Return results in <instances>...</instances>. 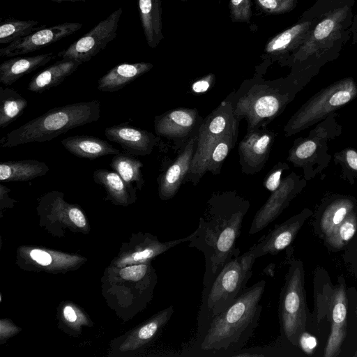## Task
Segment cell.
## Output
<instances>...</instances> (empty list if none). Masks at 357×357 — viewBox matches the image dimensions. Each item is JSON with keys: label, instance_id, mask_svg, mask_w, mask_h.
I'll list each match as a JSON object with an SVG mask.
<instances>
[{"label": "cell", "instance_id": "5", "mask_svg": "<svg viewBox=\"0 0 357 357\" xmlns=\"http://www.w3.org/2000/svg\"><path fill=\"white\" fill-rule=\"evenodd\" d=\"M100 117V103L98 100L54 107L8 132L1 146L48 142L73 128L97 121Z\"/></svg>", "mask_w": 357, "mask_h": 357}, {"label": "cell", "instance_id": "36", "mask_svg": "<svg viewBox=\"0 0 357 357\" xmlns=\"http://www.w3.org/2000/svg\"><path fill=\"white\" fill-rule=\"evenodd\" d=\"M229 8L233 22L250 23L252 17L251 0H229Z\"/></svg>", "mask_w": 357, "mask_h": 357}, {"label": "cell", "instance_id": "34", "mask_svg": "<svg viewBox=\"0 0 357 357\" xmlns=\"http://www.w3.org/2000/svg\"><path fill=\"white\" fill-rule=\"evenodd\" d=\"M335 163L340 167L341 176L354 184L357 178V150L345 148L333 155Z\"/></svg>", "mask_w": 357, "mask_h": 357}, {"label": "cell", "instance_id": "25", "mask_svg": "<svg viewBox=\"0 0 357 357\" xmlns=\"http://www.w3.org/2000/svg\"><path fill=\"white\" fill-rule=\"evenodd\" d=\"M141 24L148 45L158 46L164 38L162 22V0H138Z\"/></svg>", "mask_w": 357, "mask_h": 357}, {"label": "cell", "instance_id": "21", "mask_svg": "<svg viewBox=\"0 0 357 357\" xmlns=\"http://www.w3.org/2000/svg\"><path fill=\"white\" fill-rule=\"evenodd\" d=\"M149 62L123 63L116 65L98 79V89L115 92L152 69Z\"/></svg>", "mask_w": 357, "mask_h": 357}, {"label": "cell", "instance_id": "46", "mask_svg": "<svg viewBox=\"0 0 357 357\" xmlns=\"http://www.w3.org/2000/svg\"><path fill=\"white\" fill-rule=\"evenodd\" d=\"M51 1H54V2H56V3H61V2H66V1H69V2H78V1L85 2V1H87L89 0H51Z\"/></svg>", "mask_w": 357, "mask_h": 357}, {"label": "cell", "instance_id": "28", "mask_svg": "<svg viewBox=\"0 0 357 357\" xmlns=\"http://www.w3.org/2000/svg\"><path fill=\"white\" fill-rule=\"evenodd\" d=\"M353 198L339 196L333 199L325 208L321 218V228L326 235L340 225L354 210Z\"/></svg>", "mask_w": 357, "mask_h": 357}, {"label": "cell", "instance_id": "3", "mask_svg": "<svg viewBox=\"0 0 357 357\" xmlns=\"http://www.w3.org/2000/svg\"><path fill=\"white\" fill-rule=\"evenodd\" d=\"M354 6L346 4L322 14L284 66L302 90L326 63L336 60L351 39Z\"/></svg>", "mask_w": 357, "mask_h": 357}, {"label": "cell", "instance_id": "43", "mask_svg": "<svg viewBox=\"0 0 357 357\" xmlns=\"http://www.w3.org/2000/svg\"><path fill=\"white\" fill-rule=\"evenodd\" d=\"M30 257L42 266H48L52 261V257L48 252L38 249L32 250Z\"/></svg>", "mask_w": 357, "mask_h": 357}, {"label": "cell", "instance_id": "7", "mask_svg": "<svg viewBox=\"0 0 357 357\" xmlns=\"http://www.w3.org/2000/svg\"><path fill=\"white\" fill-rule=\"evenodd\" d=\"M357 98V84L344 77L321 89L291 116L284 127L288 137L317 124Z\"/></svg>", "mask_w": 357, "mask_h": 357}, {"label": "cell", "instance_id": "14", "mask_svg": "<svg viewBox=\"0 0 357 357\" xmlns=\"http://www.w3.org/2000/svg\"><path fill=\"white\" fill-rule=\"evenodd\" d=\"M202 121L196 108H174L155 116L154 129L158 136L172 140L177 148H182L199 128Z\"/></svg>", "mask_w": 357, "mask_h": 357}, {"label": "cell", "instance_id": "35", "mask_svg": "<svg viewBox=\"0 0 357 357\" xmlns=\"http://www.w3.org/2000/svg\"><path fill=\"white\" fill-rule=\"evenodd\" d=\"M255 3L264 13L278 15L293 10L297 6L298 0H255Z\"/></svg>", "mask_w": 357, "mask_h": 357}, {"label": "cell", "instance_id": "18", "mask_svg": "<svg viewBox=\"0 0 357 357\" xmlns=\"http://www.w3.org/2000/svg\"><path fill=\"white\" fill-rule=\"evenodd\" d=\"M310 214L309 209H304L301 213L285 222L275 225L266 236H263L249 250L256 259L268 254L272 255L278 254L291 244Z\"/></svg>", "mask_w": 357, "mask_h": 357}, {"label": "cell", "instance_id": "4", "mask_svg": "<svg viewBox=\"0 0 357 357\" xmlns=\"http://www.w3.org/2000/svg\"><path fill=\"white\" fill-rule=\"evenodd\" d=\"M301 89L289 76L274 80L263 78L257 71L239 88L229 93L225 100L233 107L234 115L247 122V131L266 128L294 100Z\"/></svg>", "mask_w": 357, "mask_h": 357}, {"label": "cell", "instance_id": "30", "mask_svg": "<svg viewBox=\"0 0 357 357\" xmlns=\"http://www.w3.org/2000/svg\"><path fill=\"white\" fill-rule=\"evenodd\" d=\"M27 100L13 89L0 87V127L5 128L20 116Z\"/></svg>", "mask_w": 357, "mask_h": 357}, {"label": "cell", "instance_id": "12", "mask_svg": "<svg viewBox=\"0 0 357 357\" xmlns=\"http://www.w3.org/2000/svg\"><path fill=\"white\" fill-rule=\"evenodd\" d=\"M320 16L308 17L301 15L294 25L271 38L261 55L264 61L262 66L267 68L270 64L277 61L281 66H284L304 41Z\"/></svg>", "mask_w": 357, "mask_h": 357}, {"label": "cell", "instance_id": "41", "mask_svg": "<svg viewBox=\"0 0 357 357\" xmlns=\"http://www.w3.org/2000/svg\"><path fill=\"white\" fill-rule=\"evenodd\" d=\"M298 344L305 354H312L317 347V341L313 335L303 331L298 337Z\"/></svg>", "mask_w": 357, "mask_h": 357}, {"label": "cell", "instance_id": "27", "mask_svg": "<svg viewBox=\"0 0 357 357\" xmlns=\"http://www.w3.org/2000/svg\"><path fill=\"white\" fill-rule=\"evenodd\" d=\"M50 169L46 163L36 160H22L0 162V181H28L45 175Z\"/></svg>", "mask_w": 357, "mask_h": 357}, {"label": "cell", "instance_id": "40", "mask_svg": "<svg viewBox=\"0 0 357 357\" xmlns=\"http://www.w3.org/2000/svg\"><path fill=\"white\" fill-rule=\"evenodd\" d=\"M215 82V76L213 73H209L203 76L191 84L190 89L192 93L199 95L208 91Z\"/></svg>", "mask_w": 357, "mask_h": 357}, {"label": "cell", "instance_id": "20", "mask_svg": "<svg viewBox=\"0 0 357 357\" xmlns=\"http://www.w3.org/2000/svg\"><path fill=\"white\" fill-rule=\"evenodd\" d=\"M347 295L342 286L337 288L332 298L331 333L324 350L325 357L338 355L347 333Z\"/></svg>", "mask_w": 357, "mask_h": 357}, {"label": "cell", "instance_id": "39", "mask_svg": "<svg viewBox=\"0 0 357 357\" xmlns=\"http://www.w3.org/2000/svg\"><path fill=\"white\" fill-rule=\"evenodd\" d=\"M288 169H289V165L284 162H278L264 179V187L271 192L275 191L281 183L282 173Z\"/></svg>", "mask_w": 357, "mask_h": 357}, {"label": "cell", "instance_id": "10", "mask_svg": "<svg viewBox=\"0 0 357 357\" xmlns=\"http://www.w3.org/2000/svg\"><path fill=\"white\" fill-rule=\"evenodd\" d=\"M279 319L282 340L298 345L306 324L302 266L293 262L286 276L279 302Z\"/></svg>", "mask_w": 357, "mask_h": 357}, {"label": "cell", "instance_id": "23", "mask_svg": "<svg viewBox=\"0 0 357 357\" xmlns=\"http://www.w3.org/2000/svg\"><path fill=\"white\" fill-rule=\"evenodd\" d=\"M61 144L73 155L89 160L120 153L105 140L93 136H70L63 139Z\"/></svg>", "mask_w": 357, "mask_h": 357}, {"label": "cell", "instance_id": "26", "mask_svg": "<svg viewBox=\"0 0 357 357\" xmlns=\"http://www.w3.org/2000/svg\"><path fill=\"white\" fill-rule=\"evenodd\" d=\"M93 178L97 184L104 187L107 197L117 204L127 205L135 202V188L126 182L116 172L104 169L93 172Z\"/></svg>", "mask_w": 357, "mask_h": 357}, {"label": "cell", "instance_id": "11", "mask_svg": "<svg viewBox=\"0 0 357 357\" xmlns=\"http://www.w3.org/2000/svg\"><path fill=\"white\" fill-rule=\"evenodd\" d=\"M122 13L123 8L120 7L107 18L100 21L89 32L73 43L67 49L59 52L57 56L82 63L89 61L116 37Z\"/></svg>", "mask_w": 357, "mask_h": 357}, {"label": "cell", "instance_id": "15", "mask_svg": "<svg viewBox=\"0 0 357 357\" xmlns=\"http://www.w3.org/2000/svg\"><path fill=\"white\" fill-rule=\"evenodd\" d=\"M277 134L263 128L247 131L238 146L241 172L252 175L262 170L274 143Z\"/></svg>", "mask_w": 357, "mask_h": 357}, {"label": "cell", "instance_id": "42", "mask_svg": "<svg viewBox=\"0 0 357 357\" xmlns=\"http://www.w3.org/2000/svg\"><path fill=\"white\" fill-rule=\"evenodd\" d=\"M68 219L79 228H83L86 225V218L77 206H71L68 211Z\"/></svg>", "mask_w": 357, "mask_h": 357}, {"label": "cell", "instance_id": "19", "mask_svg": "<svg viewBox=\"0 0 357 357\" xmlns=\"http://www.w3.org/2000/svg\"><path fill=\"white\" fill-rule=\"evenodd\" d=\"M106 137L118 143L129 154L147 155L152 153L158 138L151 132L123 123L107 128Z\"/></svg>", "mask_w": 357, "mask_h": 357}, {"label": "cell", "instance_id": "17", "mask_svg": "<svg viewBox=\"0 0 357 357\" xmlns=\"http://www.w3.org/2000/svg\"><path fill=\"white\" fill-rule=\"evenodd\" d=\"M198 130L199 129L181 148L174 161L158 177L160 199L166 201L173 198L181 185L186 182L196 149Z\"/></svg>", "mask_w": 357, "mask_h": 357}, {"label": "cell", "instance_id": "16", "mask_svg": "<svg viewBox=\"0 0 357 357\" xmlns=\"http://www.w3.org/2000/svg\"><path fill=\"white\" fill-rule=\"evenodd\" d=\"M82 26L80 22H68L41 29L1 48L0 56L13 57L37 51L73 34Z\"/></svg>", "mask_w": 357, "mask_h": 357}, {"label": "cell", "instance_id": "31", "mask_svg": "<svg viewBox=\"0 0 357 357\" xmlns=\"http://www.w3.org/2000/svg\"><path fill=\"white\" fill-rule=\"evenodd\" d=\"M45 26V24L40 26L38 21L6 18L0 26V44L8 45Z\"/></svg>", "mask_w": 357, "mask_h": 357}, {"label": "cell", "instance_id": "22", "mask_svg": "<svg viewBox=\"0 0 357 357\" xmlns=\"http://www.w3.org/2000/svg\"><path fill=\"white\" fill-rule=\"evenodd\" d=\"M54 58L53 52H48L31 56H17L4 61L0 65V82L7 86L11 85Z\"/></svg>", "mask_w": 357, "mask_h": 357}, {"label": "cell", "instance_id": "13", "mask_svg": "<svg viewBox=\"0 0 357 357\" xmlns=\"http://www.w3.org/2000/svg\"><path fill=\"white\" fill-rule=\"evenodd\" d=\"M307 182L294 172L282 178L280 186L271 192L264 204L256 213L249 234H255L275 220L306 186Z\"/></svg>", "mask_w": 357, "mask_h": 357}, {"label": "cell", "instance_id": "8", "mask_svg": "<svg viewBox=\"0 0 357 357\" xmlns=\"http://www.w3.org/2000/svg\"><path fill=\"white\" fill-rule=\"evenodd\" d=\"M337 114H331L310 131L308 136L296 139L288 152L287 161L303 171L310 181L321 174L329 165L332 156L328 153V142L342 133Z\"/></svg>", "mask_w": 357, "mask_h": 357}, {"label": "cell", "instance_id": "44", "mask_svg": "<svg viewBox=\"0 0 357 357\" xmlns=\"http://www.w3.org/2000/svg\"><path fill=\"white\" fill-rule=\"evenodd\" d=\"M63 316L65 319L70 322H75L77 320V314L75 310L70 306H66L63 309Z\"/></svg>", "mask_w": 357, "mask_h": 357}, {"label": "cell", "instance_id": "37", "mask_svg": "<svg viewBox=\"0 0 357 357\" xmlns=\"http://www.w3.org/2000/svg\"><path fill=\"white\" fill-rule=\"evenodd\" d=\"M356 1V0H315V3L302 15L308 17L320 16L333 8L341 7L346 4L354 6Z\"/></svg>", "mask_w": 357, "mask_h": 357}, {"label": "cell", "instance_id": "2", "mask_svg": "<svg viewBox=\"0 0 357 357\" xmlns=\"http://www.w3.org/2000/svg\"><path fill=\"white\" fill-rule=\"evenodd\" d=\"M266 282L261 280L243 293L210 321L204 335L183 350L185 356L230 357L253 335L262 310L260 301Z\"/></svg>", "mask_w": 357, "mask_h": 357}, {"label": "cell", "instance_id": "29", "mask_svg": "<svg viewBox=\"0 0 357 357\" xmlns=\"http://www.w3.org/2000/svg\"><path fill=\"white\" fill-rule=\"evenodd\" d=\"M110 167L126 182L135 184V187L141 190L144 184L142 173L143 163L129 153H119L114 155L110 163Z\"/></svg>", "mask_w": 357, "mask_h": 357}, {"label": "cell", "instance_id": "9", "mask_svg": "<svg viewBox=\"0 0 357 357\" xmlns=\"http://www.w3.org/2000/svg\"><path fill=\"white\" fill-rule=\"evenodd\" d=\"M239 123L234 115L232 106L225 100L203 119L186 182L190 181L195 186L199 183L207 172L208 160L213 148L225 134Z\"/></svg>", "mask_w": 357, "mask_h": 357}, {"label": "cell", "instance_id": "33", "mask_svg": "<svg viewBox=\"0 0 357 357\" xmlns=\"http://www.w3.org/2000/svg\"><path fill=\"white\" fill-rule=\"evenodd\" d=\"M357 227V216L354 210L344 220L326 235L327 242L334 248H340L354 236Z\"/></svg>", "mask_w": 357, "mask_h": 357}, {"label": "cell", "instance_id": "45", "mask_svg": "<svg viewBox=\"0 0 357 357\" xmlns=\"http://www.w3.org/2000/svg\"><path fill=\"white\" fill-rule=\"evenodd\" d=\"M351 39L353 43L357 45V13L354 15L351 26Z\"/></svg>", "mask_w": 357, "mask_h": 357}, {"label": "cell", "instance_id": "32", "mask_svg": "<svg viewBox=\"0 0 357 357\" xmlns=\"http://www.w3.org/2000/svg\"><path fill=\"white\" fill-rule=\"evenodd\" d=\"M239 123L232 127L215 144L208 160L207 172H210L213 175L220 173L224 160L237 142Z\"/></svg>", "mask_w": 357, "mask_h": 357}, {"label": "cell", "instance_id": "1", "mask_svg": "<svg viewBox=\"0 0 357 357\" xmlns=\"http://www.w3.org/2000/svg\"><path fill=\"white\" fill-rule=\"evenodd\" d=\"M249 208V201L236 191L214 192L208 199L188 245L204 254L203 287L209 286L223 266L238 256L236 243Z\"/></svg>", "mask_w": 357, "mask_h": 357}, {"label": "cell", "instance_id": "24", "mask_svg": "<svg viewBox=\"0 0 357 357\" xmlns=\"http://www.w3.org/2000/svg\"><path fill=\"white\" fill-rule=\"evenodd\" d=\"M82 64L75 60L61 59L34 75L27 89L31 92L43 93L61 84Z\"/></svg>", "mask_w": 357, "mask_h": 357}, {"label": "cell", "instance_id": "38", "mask_svg": "<svg viewBox=\"0 0 357 357\" xmlns=\"http://www.w3.org/2000/svg\"><path fill=\"white\" fill-rule=\"evenodd\" d=\"M153 275V271L148 263L133 264L123 268L119 271V275L123 279L135 282Z\"/></svg>", "mask_w": 357, "mask_h": 357}, {"label": "cell", "instance_id": "6", "mask_svg": "<svg viewBox=\"0 0 357 357\" xmlns=\"http://www.w3.org/2000/svg\"><path fill=\"white\" fill-rule=\"evenodd\" d=\"M255 260L248 250L228 261L210 285L203 287L197 333L193 341L199 340L211 319L227 309L243 293L252 275V266Z\"/></svg>", "mask_w": 357, "mask_h": 357}, {"label": "cell", "instance_id": "47", "mask_svg": "<svg viewBox=\"0 0 357 357\" xmlns=\"http://www.w3.org/2000/svg\"><path fill=\"white\" fill-rule=\"evenodd\" d=\"M181 1H183V2H186V1H188V0H181Z\"/></svg>", "mask_w": 357, "mask_h": 357}]
</instances>
